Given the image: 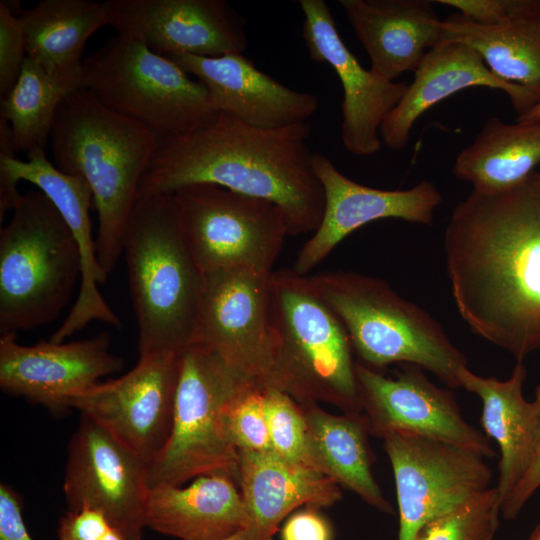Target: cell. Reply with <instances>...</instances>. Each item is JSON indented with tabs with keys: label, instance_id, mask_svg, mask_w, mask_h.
I'll list each match as a JSON object with an SVG mask.
<instances>
[{
	"label": "cell",
	"instance_id": "8fae6325",
	"mask_svg": "<svg viewBox=\"0 0 540 540\" xmlns=\"http://www.w3.org/2000/svg\"><path fill=\"white\" fill-rule=\"evenodd\" d=\"M270 275L243 269L203 273L194 342L249 382L279 389L269 322Z\"/></svg>",
	"mask_w": 540,
	"mask_h": 540
},
{
	"label": "cell",
	"instance_id": "9c48e42d",
	"mask_svg": "<svg viewBox=\"0 0 540 540\" xmlns=\"http://www.w3.org/2000/svg\"><path fill=\"white\" fill-rule=\"evenodd\" d=\"M249 385L255 384L200 343L181 352L172 428L163 450L149 465L150 488L182 486L215 473L238 481L239 453L227 416L235 397Z\"/></svg>",
	"mask_w": 540,
	"mask_h": 540
},
{
	"label": "cell",
	"instance_id": "7c38bea8",
	"mask_svg": "<svg viewBox=\"0 0 540 540\" xmlns=\"http://www.w3.org/2000/svg\"><path fill=\"white\" fill-rule=\"evenodd\" d=\"M383 439L396 485L398 540H414L428 521L490 488L492 470L472 449L405 432Z\"/></svg>",
	"mask_w": 540,
	"mask_h": 540
},
{
	"label": "cell",
	"instance_id": "f1b7e54d",
	"mask_svg": "<svg viewBox=\"0 0 540 540\" xmlns=\"http://www.w3.org/2000/svg\"><path fill=\"white\" fill-rule=\"evenodd\" d=\"M442 41H459L475 49L500 78L540 84V0H523L506 21L478 25L456 12L442 20Z\"/></svg>",
	"mask_w": 540,
	"mask_h": 540
},
{
	"label": "cell",
	"instance_id": "8992f818",
	"mask_svg": "<svg viewBox=\"0 0 540 540\" xmlns=\"http://www.w3.org/2000/svg\"><path fill=\"white\" fill-rule=\"evenodd\" d=\"M269 322L279 389L299 403L327 402L347 414H360L349 336L309 276L292 269L271 273Z\"/></svg>",
	"mask_w": 540,
	"mask_h": 540
},
{
	"label": "cell",
	"instance_id": "60d3db41",
	"mask_svg": "<svg viewBox=\"0 0 540 540\" xmlns=\"http://www.w3.org/2000/svg\"><path fill=\"white\" fill-rule=\"evenodd\" d=\"M540 118V101L533 106L527 113L519 117L517 120H534Z\"/></svg>",
	"mask_w": 540,
	"mask_h": 540
},
{
	"label": "cell",
	"instance_id": "e0dca14e",
	"mask_svg": "<svg viewBox=\"0 0 540 540\" xmlns=\"http://www.w3.org/2000/svg\"><path fill=\"white\" fill-rule=\"evenodd\" d=\"M103 332L69 343L40 341L26 346L16 334L0 335V387L3 392L40 404L50 411L70 409L73 397L123 367Z\"/></svg>",
	"mask_w": 540,
	"mask_h": 540
},
{
	"label": "cell",
	"instance_id": "6da1fadb",
	"mask_svg": "<svg viewBox=\"0 0 540 540\" xmlns=\"http://www.w3.org/2000/svg\"><path fill=\"white\" fill-rule=\"evenodd\" d=\"M457 310L518 362L540 350V172L496 192L473 190L444 233Z\"/></svg>",
	"mask_w": 540,
	"mask_h": 540
},
{
	"label": "cell",
	"instance_id": "74e56055",
	"mask_svg": "<svg viewBox=\"0 0 540 540\" xmlns=\"http://www.w3.org/2000/svg\"><path fill=\"white\" fill-rule=\"evenodd\" d=\"M317 509L306 507L290 514L281 528V540H333L330 522Z\"/></svg>",
	"mask_w": 540,
	"mask_h": 540
},
{
	"label": "cell",
	"instance_id": "d6986e66",
	"mask_svg": "<svg viewBox=\"0 0 540 540\" xmlns=\"http://www.w3.org/2000/svg\"><path fill=\"white\" fill-rule=\"evenodd\" d=\"M112 26L163 55L244 54L246 21L224 0H109Z\"/></svg>",
	"mask_w": 540,
	"mask_h": 540
},
{
	"label": "cell",
	"instance_id": "ee69618b",
	"mask_svg": "<svg viewBox=\"0 0 540 540\" xmlns=\"http://www.w3.org/2000/svg\"><path fill=\"white\" fill-rule=\"evenodd\" d=\"M529 540H540V524L535 528Z\"/></svg>",
	"mask_w": 540,
	"mask_h": 540
},
{
	"label": "cell",
	"instance_id": "f35d334b",
	"mask_svg": "<svg viewBox=\"0 0 540 540\" xmlns=\"http://www.w3.org/2000/svg\"><path fill=\"white\" fill-rule=\"evenodd\" d=\"M0 540H34L24 522L21 496L6 484L0 485Z\"/></svg>",
	"mask_w": 540,
	"mask_h": 540
},
{
	"label": "cell",
	"instance_id": "277c9868",
	"mask_svg": "<svg viewBox=\"0 0 540 540\" xmlns=\"http://www.w3.org/2000/svg\"><path fill=\"white\" fill-rule=\"evenodd\" d=\"M122 253L139 356L181 353L196 337L203 272L185 240L173 194L137 196Z\"/></svg>",
	"mask_w": 540,
	"mask_h": 540
},
{
	"label": "cell",
	"instance_id": "5b68a950",
	"mask_svg": "<svg viewBox=\"0 0 540 540\" xmlns=\"http://www.w3.org/2000/svg\"><path fill=\"white\" fill-rule=\"evenodd\" d=\"M309 278L345 327L361 364L377 371L392 363L413 364L450 388L461 387L466 356L434 317L385 280L354 271Z\"/></svg>",
	"mask_w": 540,
	"mask_h": 540
},
{
	"label": "cell",
	"instance_id": "d6a6232c",
	"mask_svg": "<svg viewBox=\"0 0 540 540\" xmlns=\"http://www.w3.org/2000/svg\"><path fill=\"white\" fill-rule=\"evenodd\" d=\"M264 406L271 451L289 462L312 467L301 404L288 393L270 387L264 389Z\"/></svg>",
	"mask_w": 540,
	"mask_h": 540
},
{
	"label": "cell",
	"instance_id": "3957f363",
	"mask_svg": "<svg viewBox=\"0 0 540 540\" xmlns=\"http://www.w3.org/2000/svg\"><path fill=\"white\" fill-rule=\"evenodd\" d=\"M161 143L143 123L108 108L85 88L60 104L49 136L54 165L89 185L97 210V258L108 276L122 254L141 179Z\"/></svg>",
	"mask_w": 540,
	"mask_h": 540
},
{
	"label": "cell",
	"instance_id": "ba28073f",
	"mask_svg": "<svg viewBox=\"0 0 540 540\" xmlns=\"http://www.w3.org/2000/svg\"><path fill=\"white\" fill-rule=\"evenodd\" d=\"M161 141L194 132L219 114L206 87L141 40L116 34L84 58L82 87Z\"/></svg>",
	"mask_w": 540,
	"mask_h": 540
},
{
	"label": "cell",
	"instance_id": "5bb4252c",
	"mask_svg": "<svg viewBox=\"0 0 540 540\" xmlns=\"http://www.w3.org/2000/svg\"><path fill=\"white\" fill-rule=\"evenodd\" d=\"M181 353L139 356L121 377L75 396L70 408L104 428L150 465L170 436Z\"/></svg>",
	"mask_w": 540,
	"mask_h": 540
},
{
	"label": "cell",
	"instance_id": "ab89813d",
	"mask_svg": "<svg viewBox=\"0 0 540 540\" xmlns=\"http://www.w3.org/2000/svg\"><path fill=\"white\" fill-rule=\"evenodd\" d=\"M540 486V440L531 462L516 487L501 504V514L506 520L514 519L525 502Z\"/></svg>",
	"mask_w": 540,
	"mask_h": 540
},
{
	"label": "cell",
	"instance_id": "8d00e7d4",
	"mask_svg": "<svg viewBox=\"0 0 540 540\" xmlns=\"http://www.w3.org/2000/svg\"><path fill=\"white\" fill-rule=\"evenodd\" d=\"M455 8L466 19L482 26H495L506 21L522 5L523 0H437Z\"/></svg>",
	"mask_w": 540,
	"mask_h": 540
},
{
	"label": "cell",
	"instance_id": "ac0fdd59",
	"mask_svg": "<svg viewBox=\"0 0 540 540\" xmlns=\"http://www.w3.org/2000/svg\"><path fill=\"white\" fill-rule=\"evenodd\" d=\"M313 164L325 196L321 222L298 251L292 270L307 276L346 236L373 221L396 218L431 225L442 201L427 179L404 190L364 186L342 174L323 153L314 152Z\"/></svg>",
	"mask_w": 540,
	"mask_h": 540
},
{
	"label": "cell",
	"instance_id": "1f68e13d",
	"mask_svg": "<svg viewBox=\"0 0 540 540\" xmlns=\"http://www.w3.org/2000/svg\"><path fill=\"white\" fill-rule=\"evenodd\" d=\"M501 500L492 487L424 524L414 540H492Z\"/></svg>",
	"mask_w": 540,
	"mask_h": 540
},
{
	"label": "cell",
	"instance_id": "83f0119b",
	"mask_svg": "<svg viewBox=\"0 0 540 540\" xmlns=\"http://www.w3.org/2000/svg\"><path fill=\"white\" fill-rule=\"evenodd\" d=\"M307 426V446L311 466L353 491L366 503L394 514L370 468L366 440L368 428L362 414L336 416L315 403H300Z\"/></svg>",
	"mask_w": 540,
	"mask_h": 540
},
{
	"label": "cell",
	"instance_id": "2e32d148",
	"mask_svg": "<svg viewBox=\"0 0 540 540\" xmlns=\"http://www.w3.org/2000/svg\"><path fill=\"white\" fill-rule=\"evenodd\" d=\"M356 374L363 417L372 434H418L494 457L488 436L462 417L453 394L433 384L421 367L406 364L395 377H388L357 362Z\"/></svg>",
	"mask_w": 540,
	"mask_h": 540
},
{
	"label": "cell",
	"instance_id": "484cf974",
	"mask_svg": "<svg viewBox=\"0 0 540 540\" xmlns=\"http://www.w3.org/2000/svg\"><path fill=\"white\" fill-rule=\"evenodd\" d=\"M527 370L518 362L509 379L482 377L465 368L461 387L482 401L481 425L500 449L497 489L502 502L525 474L540 440V422L532 402L525 400L522 386Z\"/></svg>",
	"mask_w": 540,
	"mask_h": 540
},
{
	"label": "cell",
	"instance_id": "30bf717a",
	"mask_svg": "<svg viewBox=\"0 0 540 540\" xmlns=\"http://www.w3.org/2000/svg\"><path fill=\"white\" fill-rule=\"evenodd\" d=\"M172 194L185 240L203 273L273 272L290 236L275 204L208 183L187 185Z\"/></svg>",
	"mask_w": 540,
	"mask_h": 540
},
{
	"label": "cell",
	"instance_id": "d590c367",
	"mask_svg": "<svg viewBox=\"0 0 540 540\" xmlns=\"http://www.w3.org/2000/svg\"><path fill=\"white\" fill-rule=\"evenodd\" d=\"M59 540H126L107 517L95 509L67 511L58 525Z\"/></svg>",
	"mask_w": 540,
	"mask_h": 540
},
{
	"label": "cell",
	"instance_id": "f546056e",
	"mask_svg": "<svg viewBox=\"0 0 540 540\" xmlns=\"http://www.w3.org/2000/svg\"><path fill=\"white\" fill-rule=\"evenodd\" d=\"M540 163V118L506 123L490 117L456 157L453 174L473 190L496 192L511 187Z\"/></svg>",
	"mask_w": 540,
	"mask_h": 540
},
{
	"label": "cell",
	"instance_id": "44dd1931",
	"mask_svg": "<svg viewBox=\"0 0 540 540\" xmlns=\"http://www.w3.org/2000/svg\"><path fill=\"white\" fill-rule=\"evenodd\" d=\"M413 81L380 126L382 143L402 150L418 118L442 100L466 88L482 86L503 91L518 118L540 101V84L506 81L493 73L480 54L459 41H441L427 51L415 70Z\"/></svg>",
	"mask_w": 540,
	"mask_h": 540
},
{
	"label": "cell",
	"instance_id": "cb8c5ba5",
	"mask_svg": "<svg viewBox=\"0 0 540 540\" xmlns=\"http://www.w3.org/2000/svg\"><path fill=\"white\" fill-rule=\"evenodd\" d=\"M238 481L248 517V540H273L281 522L301 506L329 507L341 499L339 485L306 465L272 451H238Z\"/></svg>",
	"mask_w": 540,
	"mask_h": 540
},
{
	"label": "cell",
	"instance_id": "9a60e30c",
	"mask_svg": "<svg viewBox=\"0 0 540 540\" xmlns=\"http://www.w3.org/2000/svg\"><path fill=\"white\" fill-rule=\"evenodd\" d=\"M26 154L27 159L22 160L11 149H0V196L13 199L19 193V181L34 184L50 199L72 230L81 255V280L76 301L50 341L64 342L92 321L119 328L118 316L98 289L108 276L99 265L96 239L92 235L89 211L93 195L89 185L82 177L59 170L48 159L44 148Z\"/></svg>",
	"mask_w": 540,
	"mask_h": 540
},
{
	"label": "cell",
	"instance_id": "7a4b0ae2",
	"mask_svg": "<svg viewBox=\"0 0 540 540\" xmlns=\"http://www.w3.org/2000/svg\"><path fill=\"white\" fill-rule=\"evenodd\" d=\"M311 133L309 121L265 130L219 112L208 125L161 141L138 195L215 184L275 204L290 236L314 232L324 213L325 196L307 143Z\"/></svg>",
	"mask_w": 540,
	"mask_h": 540
},
{
	"label": "cell",
	"instance_id": "52a82bcc",
	"mask_svg": "<svg viewBox=\"0 0 540 540\" xmlns=\"http://www.w3.org/2000/svg\"><path fill=\"white\" fill-rule=\"evenodd\" d=\"M11 211L0 230V335L57 319L81 280L75 236L42 191L21 194Z\"/></svg>",
	"mask_w": 540,
	"mask_h": 540
},
{
	"label": "cell",
	"instance_id": "4316f807",
	"mask_svg": "<svg viewBox=\"0 0 540 540\" xmlns=\"http://www.w3.org/2000/svg\"><path fill=\"white\" fill-rule=\"evenodd\" d=\"M27 58L57 79L82 87L83 53L88 39L110 25V1L42 0L29 9L16 1Z\"/></svg>",
	"mask_w": 540,
	"mask_h": 540
},
{
	"label": "cell",
	"instance_id": "7bdbcfd3",
	"mask_svg": "<svg viewBox=\"0 0 540 540\" xmlns=\"http://www.w3.org/2000/svg\"><path fill=\"white\" fill-rule=\"evenodd\" d=\"M223 540H248L247 538V535L245 533V530H241L237 533H235L234 535L228 537V538H225Z\"/></svg>",
	"mask_w": 540,
	"mask_h": 540
},
{
	"label": "cell",
	"instance_id": "836d02e7",
	"mask_svg": "<svg viewBox=\"0 0 540 540\" xmlns=\"http://www.w3.org/2000/svg\"><path fill=\"white\" fill-rule=\"evenodd\" d=\"M264 389L249 385L235 397L230 405L227 416L228 430L238 451H271L264 406Z\"/></svg>",
	"mask_w": 540,
	"mask_h": 540
},
{
	"label": "cell",
	"instance_id": "7402d4cb",
	"mask_svg": "<svg viewBox=\"0 0 540 540\" xmlns=\"http://www.w3.org/2000/svg\"><path fill=\"white\" fill-rule=\"evenodd\" d=\"M164 57L195 76L219 112L254 128L273 130L307 122L319 108L316 95L281 84L244 54Z\"/></svg>",
	"mask_w": 540,
	"mask_h": 540
},
{
	"label": "cell",
	"instance_id": "4dcf8cb0",
	"mask_svg": "<svg viewBox=\"0 0 540 540\" xmlns=\"http://www.w3.org/2000/svg\"><path fill=\"white\" fill-rule=\"evenodd\" d=\"M78 88L79 84L52 77L26 58L16 84L0 101V119L11 128L15 153L45 148L60 104Z\"/></svg>",
	"mask_w": 540,
	"mask_h": 540
},
{
	"label": "cell",
	"instance_id": "603a6c76",
	"mask_svg": "<svg viewBox=\"0 0 540 540\" xmlns=\"http://www.w3.org/2000/svg\"><path fill=\"white\" fill-rule=\"evenodd\" d=\"M348 22L368 54L370 70L394 81L414 71L442 41V20L429 0H340Z\"/></svg>",
	"mask_w": 540,
	"mask_h": 540
},
{
	"label": "cell",
	"instance_id": "d4e9b609",
	"mask_svg": "<svg viewBox=\"0 0 540 540\" xmlns=\"http://www.w3.org/2000/svg\"><path fill=\"white\" fill-rule=\"evenodd\" d=\"M235 480L222 473L196 477L186 487L150 489L147 527L181 540H223L248 522Z\"/></svg>",
	"mask_w": 540,
	"mask_h": 540
},
{
	"label": "cell",
	"instance_id": "b9f144b4",
	"mask_svg": "<svg viewBox=\"0 0 540 540\" xmlns=\"http://www.w3.org/2000/svg\"><path fill=\"white\" fill-rule=\"evenodd\" d=\"M537 418L540 422V383L535 390V399L532 402Z\"/></svg>",
	"mask_w": 540,
	"mask_h": 540
},
{
	"label": "cell",
	"instance_id": "ffe728a7",
	"mask_svg": "<svg viewBox=\"0 0 540 540\" xmlns=\"http://www.w3.org/2000/svg\"><path fill=\"white\" fill-rule=\"evenodd\" d=\"M302 35L311 60L327 63L343 87L341 140L356 156H370L381 148L379 130L404 96L408 84L386 80L365 69L343 42L327 3L301 0Z\"/></svg>",
	"mask_w": 540,
	"mask_h": 540
},
{
	"label": "cell",
	"instance_id": "e575fe53",
	"mask_svg": "<svg viewBox=\"0 0 540 540\" xmlns=\"http://www.w3.org/2000/svg\"><path fill=\"white\" fill-rule=\"evenodd\" d=\"M27 58L26 40L16 1H0V99L16 84Z\"/></svg>",
	"mask_w": 540,
	"mask_h": 540
},
{
	"label": "cell",
	"instance_id": "4fadbf2b",
	"mask_svg": "<svg viewBox=\"0 0 540 540\" xmlns=\"http://www.w3.org/2000/svg\"><path fill=\"white\" fill-rule=\"evenodd\" d=\"M149 465L104 428L82 416L67 449L63 491L68 511L102 512L126 540L147 527Z\"/></svg>",
	"mask_w": 540,
	"mask_h": 540
}]
</instances>
